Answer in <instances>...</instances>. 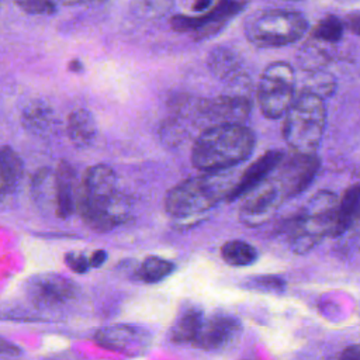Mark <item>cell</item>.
<instances>
[{
  "label": "cell",
  "mask_w": 360,
  "mask_h": 360,
  "mask_svg": "<svg viewBox=\"0 0 360 360\" xmlns=\"http://www.w3.org/2000/svg\"><path fill=\"white\" fill-rule=\"evenodd\" d=\"M76 208L89 228L107 232L131 217L132 202L118 190L115 172L98 163L86 170L79 187Z\"/></svg>",
  "instance_id": "1"
},
{
  "label": "cell",
  "mask_w": 360,
  "mask_h": 360,
  "mask_svg": "<svg viewBox=\"0 0 360 360\" xmlns=\"http://www.w3.org/2000/svg\"><path fill=\"white\" fill-rule=\"evenodd\" d=\"M255 145V132L245 124L210 125L197 136L191 160L204 173L224 172L246 160Z\"/></svg>",
  "instance_id": "2"
},
{
  "label": "cell",
  "mask_w": 360,
  "mask_h": 360,
  "mask_svg": "<svg viewBox=\"0 0 360 360\" xmlns=\"http://www.w3.org/2000/svg\"><path fill=\"white\" fill-rule=\"evenodd\" d=\"M232 188L231 179L221 172L190 177L167 191L165 208L176 218L194 217L212 208L221 200H228Z\"/></svg>",
  "instance_id": "3"
},
{
  "label": "cell",
  "mask_w": 360,
  "mask_h": 360,
  "mask_svg": "<svg viewBox=\"0 0 360 360\" xmlns=\"http://www.w3.org/2000/svg\"><path fill=\"white\" fill-rule=\"evenodd\" d=\"M326 125L323 98L301 91L284 115L283 136L294 152L315 153Z\"/></svg>",
  "instance_id": "4"
},
{
  "label": "cell",
  "mask_w": 360,
  "mask_h": 360,
  "mask_svg": "<svg viewBox=\"0 0 360 360\" xmlns=\"http://www.w3.org/2000/svg\"><path fill=\"white\" fill-rule=\"evenodd\" d=\"M338 202L339 200L332 191L322 190L312 195L305 207L291 218L285 232L295 253H305L319 243L322 238L332 235Z\"/></svg>",
  "instance_id": "5"
},
{
  "label": "cell",
  "mask_w": 360,
  "mask_h": 360,
  "mask_svg": "<svg viewBox=\"0 0 360 360\" xmlns=\"http://www.w3.org/2000/svg\"><path fill=\"white\" fill-rule=\"evenodd\" d=\"M307 17L297 10L270 8L250 14L243 24L246 38L259 48H278L300 41L308 31Z\"/></svg>",
  "instance_id": "6"
},
{
  "label": "cell",
  "mask_w": 360,
  "mask_h": 360,
  "mask_svg": "<svg viewBox=\"0 0 360 360\" xmlns=\"http://www.w3.org/2000/svg\"><path fill=\"white\" fill-rule=\"evenodd\" d=\"M295 87L297 76L288 62L269 63L257 84V101L263 115L271 120L284 117L297 97Z\"/></svg>",
  "instance_id": "7"
},
{
  "label": "cell",
  "mask_w": 360,
  "mask_h": 360,
  "mask_svg": "<svg viewBox=\"0 0 360 360\" xmlns=\"http://www.w3.org/2000/svg\"><path fill=\"white\" fill-rule=\"evenodd\" d=\"M246 7L245 0H215L214 6L198 14H176L170 25L177 32H187L197 39L215 35Z\"/></svg>",
  "instance_id": "8"
},
{
  "label": "cell",
  "mask_w": 360,
  "mask_h": 360,
  "mask_svg": "<svg viewBox=\"0 0 360 360\" xmlns=\"http://www.w3.org/2000/svg\"><path fill=\"white\" fill-rule=\"evenodd\" d=\"M277 176L274 181L280 187L284 198L301 194L315 179L319 170V159L316 153L294 152L284 155L277 166Z\"/></svg>",
  "instance_id": "9"
},
{
  "label": "cell",
  "mask_w": 360,
  "mask_h": 360,
  "mask_svg": "<svg viewBox=\"0 0 360 360\" xmlns=\"http://www.w3.org/2000/svg\"><path fill=\"white\" fill-rule=\"evenodd\" d=\"M252 111L249 96L240 93H226L212 98H198L197 117L217 124H245Z\"/></svg>",
  "instance_id": "10"
},
{
  "label": "cell",
  "mask_w": 360,
  "mask_h": 360,
  "mask_svg": "<svg viewBox=\"0 0 360 360\" xmlns=\"http://www.w3.org/2000/svg\"><path fill=\"white\" fill-rule=\"evenodd\" d=\"M25 294L35 305L53 308L73 300L77 295V285L62 274H35L27 280Z\"/></svg>",
  "instance_id": "11"
},
{
  "label": "cell",
  "mask_w": 360,
  "mask_h": 360,
  "mask_svg": "<svg viewBox=\"0 0 360 360\" xmlns=\"http://www.w3.org/2000/svg\"><path fill=\"white\" fill-rule=\"evenodd\" d=\"M207 68L217 79L235 89L233 93L246 94L250 86V76L242 58L228 46H215L207 55Z\"/></svg>",
  "instance_id": "12"
},
{
  "label": "cell",
  "mask_w": 360,
  "mask_h": 360,
  "mask_svg": "<svg viewBox=\"0 0 360 360\" xmlns=\"http://www.w3.org/2000/svg\"><path fill=\"white\" fill-rule=\"evenodd\" d=\"M283 198L284 195L277 183L264 180L248 193V197L240 207L239 217L242 222L249 226L260 225L271 215Z\"/></svg>",
  "instance_id": "13"
},
{
  "label": "cell",
  "mask_w": 360,
  "mask_h": 360,
  "mask_svg": "<svg viewBox=\"0 0 360 360\" xmlns=\"http://www.w3.org/2000/svg\"><path fill=\"white\" fill-rule=\"evenodd\" d=\"M242 333L240 321L228 314H217L205 318L195 346L204 350H224L233 345Z\"/></svg>",
  "instance_id": "14"
},
{
  "label": "cell",
  "mask_w": 360,
  "mask_h": 360,
  "mask_svg": "<svg viewBox=\"0 0 360 360\" xmlns=\"http://www.w3.org/2000/svg\"><path fill=\"white\" fill-rule=\"evenodd\" d=\"M94 339L104 349L134 354L145 350L148 333L131 325H110L98 329Z\"/></svg>",
  "instance_id": "15"
},
{
  "label": "cell",
  "mask_w": 360,
  "mask_h": 360,
  "mask_svg": "<svg viewBox=\"0 0 360 360\" xmlns=\"http://www.w3.org/2000/svg\"><path fill=\"white\" fill-rule=\"evenodd\" d=\"M283 158H284V152H281L278 149H271V150L264 152L233 183V188L231 190V193L228 195V201H233V200L250 193L253 188H256L259 184H262L264 180H267V176L277 169V166L280 165Z\"/></svg>",
  "instance_id": "16"
},
{
  "label": "cell",
  "mask_w": 360,
  "mask_h": 360,
  "mask_svg": "<svg viewBox=\"0 0 360 360\" xmlns=\"http://www.w3.org/2000/svg\"><path fill=\"white\" fill-rule=\"evenodd\" d=\"M76 172L70 163L62 160L55 170V212L59 218H68L77 207Z\"/></svg>",
  "instance_id": "17"
},
{
  "label": "cell",
  "mask_w": 360,
  "mask_h": 360,
  "mask_svg": "<svg viewBox=\"0 0 360 360\" xmlns=\"http://www.w3.org/2000/svg\"><path fill=\"white\" fill-rule=\"evenodd\" d=\"M360 218V183L346 188L338 202L335 226L330 236H339L349 231Z\"/></svg>",
  "instance_id": "18"
},
{
  "label": "cell",
  "mask_w": 360,
  "mask_h": 360,
  "mask_svg": "<svg viewBox=\"0 0 360 360\" xmlns=\"http://www.w3.org/2000/svg\"><path fill=\"white\" fill-rule=\"evenodd\" d=\"M204 321L205 316L202 309L197 307H188L181 309L170 329V339L176 343L195 345Z\"/></svg>",
  "instance_id": "19"
},
{
  "label": "cell",
  "mask_w": 360,
  "mask_h": 360,
  "mask_svg": "<svg viewBox=\"0 0 360 360\" xmlns=\"http://www.w3.org/2000/svg\"><path fill=\"white\" fill-rule=\"evenodd\" d=\"M68 136L76 148H87L97 135V125L93 114L86 108H76L68 117Z\"/></svg>",
  "instance_id": "20"
},
{
  "label": "cell",
  "mask_w": 360,
  "mask_h": 360,
  "mask_svg": "<svg viewBox=\"0 0 360 360\" xmlns=\"http://www.w3.org/2000/svg\"><path fill=\"white\" fill-rule=\"evenodd\" d=\"M21 122L28 132L38 136H45L53 129L55 112L45 101L34 100L22 110Z\"/></svg>",
  "instance_id": "21"
},
{
  "label": "cell",
  "mask_w": 360,
  "mask_h": 360,
  "mask_svg": "<svg viewBox=\"0 0 360 360\" xmlns=\"http://www.w3.org/2000/svg\"><path fill=\"white\" fill-rule=\"evenodd\" d=\"M0 172L1 195L6 197L17 190L24 174V165L21 158L13 148L7 145H4L0 152Z\"/></svg>",
  "instance_id": "22"
},
{
  "label": "cell",
  "mask_w": 360,
  "mask_h": 360,
  "mask_svg": "<svg viewBox=\"0 0 360 360\" xmlns=\"http://www.w3.org/2000/svg\"><path fill=\"white\" fill-rule=\"evenodd\" d=\"M222 259L235 267H245L255 263L259 257V252L256 248L245 240H229L221 248Z\"/></svg>",
  "instance_id": "23"
},
{
  "label": "cell",
  "mask_w": 360,
  "mask_h": 360,
  "mask_svg": "<svg viewBox=\"0 0 360 360\" xmlns=\"http://www.w3.org/2000/svg\"><path fill=\"white\" fill-rule=\"evenodd\" d=\"M174 271V264L159 256H148L138 267V277L149 284L159 283Z\"/></svg>",
  "instance_id": "24"
},
{
  "label": "cell",
  "mask_w": 360,
  "mask_h": 360,
  "mask_svg": "<svg viewBox=\"0 0 360 360\" xmlns=\"http://www.w3.org/2000/svg\"><path fill=\"white\" fill-rule=\"evenodd\" d=\"M345 22L336 15H326L312 28V38L319 44H338L343 38Z\"/></svg>",
  "instance_id": "25"
},
{
  "label": "cell",
  "mask_w": 360,
  "mask_h": 360,
  "mask_svg": "<svg viewBox=\"0 0 360 360\" xmlns=\"http://www.w3.org/2000/svg\"><path fill=\"white\" fill-rule=\"evenodd\" d=\"M335 89H336V82L333 75H330L329 72H325L323 69H316V70L307 72V77L301 91L326 98L333 94Z\"/></svg>",
  "instance_id": "26"
},
{
  "label": "cell",
  "mask_w": 360,
  "mask_h": 360,
  "mask_svg": "<svg viewBox=\"0 0 360 360\" xmlns=\"http://www.w3.org/2000/svg\"><path fill=\"white\" fill-rule=\"evenodd\" d=\"M174 0H131L132 13L142 20H158L166 15Z\"/></svg>",
  "instance_id": "27"
},
{
  "label": "cell",
  "mask_w": 360,
  "mask_h": 360,
  "mask_svg": "<svg viewBox=\"0 0 360 360\" xmlns=\"http://www.w3.org/2000/svg\"><path fill=\"white\" fill-rule=\"evenodd\" d=\"M32 194L38 201H45V204H55V173L48 167L39 169L32 177Z\"/></svg>",
  "instance_id": "28"
},
{
  "label": "cell",
  "mask_w": 360,
  "mask_h": 360,
  "mask_svg": "<svg viewBox=\"0 0 360 360\" xmlns=\"http://www.w3.org/2000/svg\"><path fill=\"white\" fill-rule=\"evenodd\" d=\"M285 287V281L278 276H255L246 281V288L263 292H280Z\"/></svg>",
  "instance_id": "29"
},
{
  "label": "cell",
  "mask_w": 360,
  "mask_h": 360,
  "mask_svg": "<svg viewBox=\"0 0 360 360\" xmlns=\"http://www.w3.org/2000/svg\"><path fill=\"white\" fill-rule=\"evenodd\" d=\"M187 131L180 121V117L166 120L160 128V136L167 145H176L183 141Z\"/></svg>",
  "instance_id": "30"
},
{
  "label": "cell",
  "mask_w": 360,
  "mask_h": 360,
  "mask_svg": "<svg viewBox=\"0 0 360 360\" xmlns=\"http://www.w3.org/2000/svg\"><path fill=\"white\" fill-rule=\"evenodd\" d=\"M14 3L25 13L35 15L53 14L59 3L56 0H14Z\"/></svg>",
  "instance_id": "31"
},
{
  "label": "cell",
  "mask_w": 360,
  "mask_h": 360,
  "mask_svg": "<svg viewBox=\"0 0 360 360\" xmlns=\"http://www.w3.org/2000/svg\"><path fill=\"white\" fill-rule=\"evenodd\" d=\"M65 263L68 267L77 274H84L91 269L90 257H87L82 252H69L65 255Z\"/></svg>",
  "instance_id": "32"
},
{
  "label": "cell",
  "mask_w": 360,
  "mask_h": 360,
  "mask_svg": "<svg viewBox=\"0 0 360 360\" xmlns=\"http://www.w3.org/2000/svg\"><path fill=\"white\" fill-rule=\"evenodd\" d=\"M343 22H345V27L347 30H350L352 32L360 35V11H354V13L347 14L345 17Z\"/></svg>",
  "instance_id": "33"
},
{
  "label": "cell",
  "mask_w": 360,
  "mask_h": 360,
  "mask_svg": "<svg viewBox=\"0 0 360 360\" xmlns=\"http://www.w3.org/2000/svg\"><path fill=\"white\" fill-rule=\"evenodd\" d=\"M340 360H360V345L347 346V347L342 352Z\"/></svg>",
  "instance_id": "34"
},
{
  "label": "cell",
  "mask_w": 360,
  "mask_h": 360,
  "mask_svg": "<svg viewBox=\"0 0 360 360\" xmlns=\"http://www.w3.org/2000/svg\"><path fill=\"white\" fill-rule=\"evenodd\" d=\"M107 259V253L104 250H94L90 255V262H91V267H100L104 264Z\"/></svg>",
  "instance_id": "35"
},
{
  "label": "cell",
  "mask_w": 360,
  "mask_h": 360,
  "mask_svg": "<svg viewBox=\"0 0 360 360\" xmlns=\"http://www.w3.org/2000/svg\"><path fill=\"white\" fill-rule=\"evenodd\" d=\"M69 69L73 72H79V70H82V63L77 59H73L69 62Z\"/></svg>",
  "instance_id": "36"
},
{
  "label": "cell",
  "mask_w": 360,
  "mask_h": 360,
  "mask_svg": "<svg viewBox=\"0 0 360 360\" xmlns=\"http://www.w3.org/2000/svg\"><path fill=\"white\" fill-rule=\"evenodd\" d=\"M59 4H65V6H72L76 3H82L83 0H56Z\"/></svg>",
  "instance_id": "37"
},
{
  "label": "cell",
  "mask_w": 360,
  "mask_h": 360,
  "mask_svg": "<svg viewBox=\"0 0 360 360\" xmlns=\"http://www.w3.org/2000/svg\"><path fill=\"white\" fill-rule=\"evenodd\" d=\"M83 1H104V0H83Z\"/></svg>",
  "instance_id": "38"
},
{
  "label": "cell",
  "mask_w": 360,
  "mask_h": 360,
  "mask_svg": "<svg viewBox=\"0 0 360 360\" xmlns=\"http://www.w3.org/2000/svg\"><path fill=\"white\" fill-rule=\"evenodd\" d=\"M246 360H252V359H246Z\"/></svg>",
  "instance_id": "39"
},
{
  "label": "cell",
  "mask_w": 360,
  "mask_h": 360,
  "mask_svg": "<svg viewBox=\"0 0 360 360\" xmlns=\"http://www.w3.org/2000/svg\"><path fill=\"white\" fill-rule=\"evenodd\" d=\"M294 1H295V0H294Z\"/></svg>",
  "instance_id": "40"
}]
</instances>
